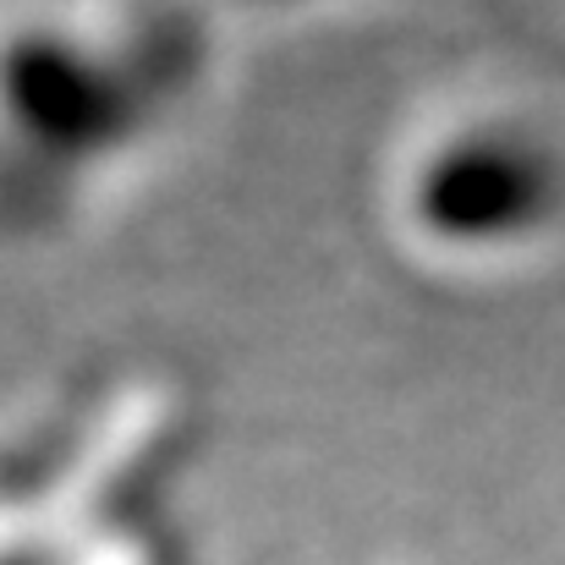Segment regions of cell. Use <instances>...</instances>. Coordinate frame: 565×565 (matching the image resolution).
I'll list each match as a JSON object with an SVG mask.
<instances>
[{
    "instance_id": "6da1fadb",
    "label": "cell",
    "mask_w": 565,
    "mask_h": 565,
    "mask_svg": "<svg viewBox=\"0 0 565 565\" xmlns=\"http://www.w3.org/2000/svg\"><path fill=\"white\" fill-rule=\"evenodd\" d=\"M209 33L182 0H17L0 11V231L44 236L110 203L182 132Z\"/></svg>"
},
{
    "instance_id": "7a4b0ae2",
    "label": "cell",
    "mask_w": 565,
    "mask_h": 565,
    "mask_svg": "<svg viewBox=\"0 0 565 565\" xmlns=\"http://www.w3.org/2000/svg\"><path fill=\"white\" fill-rule=\"evenodd\" d=\"M379 220L423 275L489 280L527 269L565 231L561 127L505 94L439 105L390 149Z\"/></svg>"
},
{
    "instance_id": "3957f363",
    "label": "cell",
    "mask_w": 565,
    "mask_h": 565,
    "mask_svg": "<svg viewBox=\"0 0 565 565\" xmlns=\"http://www.w3.org/2000/svg\"><path fill=\"white\" fill-rule=\"evenodd\" d=\"M297 6H313V0H297Z\"/></svg>"
}]
</instances>
